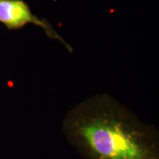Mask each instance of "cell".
Wrapping results in <instances>:
<instances>
[{"label": "cell", "instance_id": "1", "mask_svg": "<svg viewBox=\"0 0 159 159\" xmlns=\"http://www.w3.org/2000/svg\"><path fill=\"white\" fill-rule=\"evenodd\" d=\"M64 135L85 159H159V134L115 97L97 94L63 119Z\"/></svg>", "mask_w": 159, "mask_h": 159}, {"label": "cell", "instance_id": "2", "mask_svg": "<svg viewBox=\"0 0 159 159\" xmlns=\"http://www.w3.org/2000/svg\"><path fill=\"white\" fill-rule=\"evenodd\" d=\"M0 23L11 31L33 24L43 29L48 38L60 42L69 52L74 51L73 47L65 41L51 23L33 13L25 0H0Z\"/></svg>", "mask_w": 159, "mask_h": 159}]
</instances>
